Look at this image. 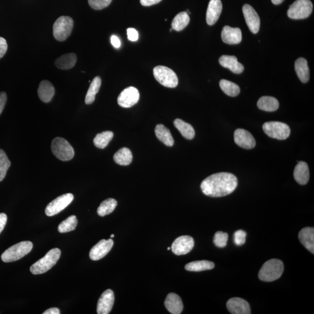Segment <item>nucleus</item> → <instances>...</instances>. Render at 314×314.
<instances>
[{
	"mask_svg": "<svg viewBox=\"0 0 314 314\" xmlns=\"http://www.w3.org/2000/svg\"><path fill=\"white\" fill-rule=\"evenodd\" d=\"M153 74L157 82L165 87L175 88L178 85L176 73L170 68L164 66H157L153 69Z\"/></svg>",
	"mask_w": 314,
	"mask_h": 314,
	"instance_id": "423d86ee",
	"label": "nucleus"
},
{
	"mask_svg": "<svg viewBox=\"0 0 314 314\" xmlns=\"http://www.w3.org/2000/svg\"><path fill=\"white\" fill-rule=\"evenodd\" d=\"M113 137L114 134L111 131L102 132L97 134L94 138V144L98 148H104L107 146Z\"/></svg>",
	"mask_w": 314,
	"mask_h": 314,
	"instance_id": "c9c22d12",
	"label": "nucleus"
},
{
	"mask_svg": "<svg viewBox=\"0 0 314 314\" xmlns=\"http://www.w3.org/2000/svg\"><path fill=\"white\" fill-rule=\"evenodd\" d=\"M247 234L243 230L236 231L234 234V242L237 246H242L245 243Z\"/></svg>",
	"mask_w": 314,
	"mask_h": 314,
	"instance_id": "a19ab883",
	"label": "nucleus"
},
{
	"mask_svg": "<svg viewBox=\"0 0 314 314\" xmlns=\"http://www.w3.org/2000/svg\"><path fill=\"white\" fill-rule=\"evenodd\" d=\"M221 37L224 44H239L242 40V31L239 28H231L229 26H225L223 29Z\"/></svg>",
	"mask_w": 314,
	"mask_h": 314,
	"instance_id": "a211bd4d",
	"label": "nucleus"
},
{
	"mask_svg": "<svg viewBox=\"0 0 314 314\" xmlns=\"http://www.w3.org/2000/svg\"><path fill=\"white\" fill-rule=\"evenodd\" d=\"M284 270L282 261L272 259L264 263L259 273V279L264 282H272L280 278Z\"/></svg>",
	"mask_w": 314,
	"mask_h": 314,
	"instance_id": "f03ea898",
	"label": "nucleus"
},
{
	"mask_svg": "<svg viewBox=\"0 0 314 314\" xmlns=\"http://www.w3.org/2000/svg\"><path fill=\"white\" fill-rule=\"evenodd\" d=\"M133 160L131 151L127 147L121 148L114 155V160L117 164L127 166L130 165Z\"/></svg>",
	"mask_w": 314,
	"mask_h": 314,
	"instance_id": "c756f323",
	"label": "nucleus"
},
{
	"mask_svg": "<svg viewBox=\"0 0 314 314\" xmlns=\"http://www.w3.org/2000/svg\"><path fill=\"white\" fill-rule=\"evenodd\" d=\"M295 67L300 80L303 83L308 82L310 79V69L306 59L304 58L297 59Z\"/></svg>",
	"mask_w": 314,
	"mask_h": 314,
	"instance_id": "a878e982",
	"label": "nucleus"
},
{
	"mask_svg": "<svg viewBox=\"0 0 314 314\" xmlns=\"http://www.w3.org/2000/svg\"><path fill=\"white\" fill-rule=\"evenodd\" d=\"M52 153L58 159L63 161H70L74 158V148L67 140L62 137L54 138L51 143Z\"/></svg>",
	"mask_w": 314,
	"mask_h": 314,
	"instance_id": "39448f33",
	"label": "nucleus"
},
{
	"mask_svg": "<svg viewBox=\"0 0 314 314\" xmlns=\"http://www.w3.org/2000/svg\"><path fill=\"white\" fill-rule=\"evenodd\" d=\"M155 134L158 139L167 146L172 147L174 144V140L170 131L164 125H157L155 129Z\"/></svg>",
	"mask_w": 314,
	"mask_h": 314,
	"instance_id": "bb28decb",
	"label": "nucleus"
},
{
	"mask_svg": "<svg viewBox=\"0 0 314 314\" xmlns=\"http://www.w3.org/2000/svg\"><path fill=\"white\" fill-rule=\"evenodd\" d=\"M263 130L270 137L276 139L286 140L290 135L288 125L280 122H269L263 125Z\"/></svg>",
	"mask_w": 314,
	"mask_h": 314,
	"instance_id": "1a4fd4ad",
	"label": "nucleus"
},
{
	"mask_svg": "<svg viewBox=\"0 0 314 314\" xmlns=\"http://www.w3.org/2000/svg\"><path fill=\"white\" fill-rule=\"evenodd\" d=\"M215 264L211 261L207 260L196 261L186 264L185 269L192 272H200V271L210 270L214 269Z\"/></svg>",
	"mask_w": 314,
	"mask_h": 314,
	"instance_id": "7c9ffc66",
	"label": "nucleus"
},
{
	"mask_svg": "<svg viewBox=\"0 0 314 314\" xmlns=\"http://www.w3.org/2000/svg\"><path fill=\"white\" fill-rule=\"evenodd\" d=\"M114 237V234H111V237L112 238V237Z\"/></svg>",
	"mask_w": 314,
	"mask_h": 314,
	"instance_id": "3c124183",
	"label": "nucleus"
},
{
	"mask_svg": "<svg viewBox=\"0 0 314 314\" xmlns=\"http://www.w3.org/2000/svg\"><path fill=\"white\" fill-rule=\"evenodd\" d=\"M220 86L224 93L229 96L236 97L240 93V89L239 86L233 82L223 79L220 82Z\"/></svg>",
	"mask_w": 314,
	"mask_h": 314,
	"instance_id": "f704fd0d",
	"label": "nucleus"
},
{
	"mask_svg": "<svg viewBox=\"0 0 314 314\" xmlns=\"http://www.w3.org/2000/svg\"><path fill=\"white\" fill-rule=\"evenodd\" d=\"M77 61V55L72 52L62 55L58 58L55 61V65L59 69L67 70L74 67Z\"/></svg>",
	"mask_w": 314,
	"mask_h": 314,
	"instance_id": "393cba45",
	"label": "nucleus"
},
{
	"mask_svg": "<svg viewBox=\"0 0 314 314\" xmlns=\"http://www.w3.org/2000/svg\"><path fill=\"white\" fill-rule=\"evenodd\" d=\"M117 201L114 198H108L101 203L97 209L98 216L104 217L110 214L117 206Z\"/></svg>",
	"mask_w": 314,
	"mask_h": 314,
	"instance_id": "72a5a7b5",
	"label": "nucleus"
},
{
	"mask_svg": "<svg viewBox=\"0 0 314 314\" xmlns=\"http://www.w3.org/2000/svg\"><path fill=\"white\" fill-rule=\"evenodd\" d=\"M228 234L223 232H217L215 234L214 243L218 247L223 248L227 245Z\"/></svg>",
	"mask_w": 314,
	"mask_h": 314,
	"instance_id": "58836bf2",
	"label": "nucleus"
},
{
	"mask_svg": "<svg viewBox=\"0 0 314 314\" xmlns=\"http://www.w3.org/2000/svg\"><path fill=\"white\" fill-rule=\"evenodd\" d=\"M299 240L306 249L312 254L314 253V229L307 227L300 230L299 234Z\"/></svg>",
	"mask_w": 314,
	"mask_h": 314,
	"instance_id": "5701e85b",
	"label": "nucleus"
},
{
	"mask_svg": "<svg viewBox=\"0 0 314 314\" xmlns=\"http://www.w3.org/2000/svg\"><path fill=\"white\" fill-rule=\"evenodd\" d=\"M294 178L301 185H305L309 182L310 171L308 165L305 162L300 161L297 164L294 171Z\"/></svg>",
	"mask_w": 314,
	"mask_h": 314,
	"instance_id": "4be33fe9",
	"label": "nucleus"
},
{
	"mask_svg": "<svg viewBox=\"0 0 314 314\" xmlns=\"http://www.w3.org/2000/svg\"><path fill=\"white\" fill-rule=\"evenodd\" d=\"M190 16L186 12H181L175 16L172 22V28L175 31H182L189 24Z\"/></svg>",
	"mask_w": 314,
	"mask_h": 314,
	"instance_id": "2f4dec72",
	"label": "nucleus"
},
{
	"mask_svg": "<svg viewBox=\"0 0 314 314\" xmlns=\"http://www.w3.org/2000/svg\"><path fill=\"white\" fill-rule=\"evenodd\" d=\"M101 85V79L100 77H95L91 82L90 87H89L88 89L87 95H86V104L88 105L91 104L94 101L95 95H96L99 90H100Z\"/></svg>",
	"mask_w": 314,
	"mask_h": 314,
	"instance_id": "473e14b6",
	"label": "nucleus"
},
{
	"mask_svg": "<svg viewBox=\"0 0 314 314\" xmlns=\"http://www.w3.org/2000/svg\"><path fill=\"white\" fill-rule=\"evenodd\" d=\"M7 222V216L4 213H0V233L4 230Z\"/></svg>",
	"mask_w": 314,
	"mask_h": 314,
	"instance_id": "a18cd8bd",
	"label": "nucleus"
},
{
	"mask_svg": "<svg viewBox=\"0 0 314 314\" xmlns=\"http://www.w3.org/2000/svg\"><path fill=\"white\" fill-rule=\"evenodd\" d=\"M257 106L261 110L267 112L275 111L279 107L278 100L270 96H263L257 102Z\"/></svg>",
	"mask_w": 314,
	"mask_h": 314,
	"instance_id": "cd10ccee",
	"label": "nucleus"
},
{
	"mask_svg": "<svg viewBox=\"0 0 314 314\" xmlns=\"http://www.w3.org/2000/svg\"><path fill=\"white\" fill-rule=\"evenodd\" d=\"M44 314H60V311L58 308H51L45 312Z\"/></svg>",
	"mask_w": 314,
	"mask_h": 314,
	"instance_id": "09e8293b",
	"label": "nucleus"
},
{
	"mask_svg": "<svg viewBox=\"0 0 314 314\" xmlns=\"http://www.w3.org/2000/svg\"><path fill=\"white\" fill-rule=\"evenodd\" d=\"M78 225V220L75 216L69 217L59 224L58 230L59 233H67L74 230Z\"/></svg>",
	"mask_w": 314,
	"mask_h": 314,
	"instance_id": "e433bc0d",
	"label": "nucleus"
},
{
	"mask_svg": "<svg viewBox=\"0 0 314 314\" xmlns=\"http://www.w3.org/2000/svg\"><path fill=\"white\" fill-rule=\"evenodd\" d=\"M113 246L114 241L111 239L100 240L91 249L89 254L90 259L92 261L101 260L110 252Z\"/></svg>",
	"mask_w": 314,
	"mask_h": 314,
	"instance_id": "2eb2a0df",
	"label": "nucleus"
},
{
	"mask_svg": "<svg viewBox=\"0 0 314 314\" xmlns=\"http://www.w3.org/2000/svg\"><path fill=\"white\" fill-rule=\"evenodd\" d=\"M242 9L244 18L250 31L254 34H257L260 28V19L256 10L249 4L244 5Z\"/></svg>",
	"mask_w": 314,
	"mask_h": 314,
	"instance_id": "ddd939ff",
	"label": "nucleus"
},
{
	"mask_svg": "<svg viewBox=\"0 0 314 314\" xmlns=\"http://www.w3.org/2000/svg\"><path fill=\"white\" fill-rule=\"evenodd\" d=\"M219 62L223 67L229 69L234 74H240L244 71V66L238 62L235 56L224 55L219 59Z\"/></svg>",
	"mask_w": 314,
	"mask_h": 314,
	"instance_id": "aec40b11",
	"label": "nucleus"
},
{
	"mask_svg": "<svg viewBox=\"0 0 314 314\" xmlns=\"http://www.w3.org/2000/svg\"><path fill=\"white\" fill-rule=\"evenodd\" d=\"M272 1L273 4L275 5H279L282 3L284 0H271Z\"/></svg>",
	"mask_w": 314,
	"mask_h": 314,
	"instance_id": "8fccbe9b",
	"label": "nucleus"
},
{
	"mask_svg": "<svg viewBox=\"0 0 314 314\" xmlns=\"http://www.w3.org/2000/svg\"><path fill=\"white\" fill-rule=\"evenodd\" d=\"M8 49V45L4 38L0 37V59L4 57Z\"/></svg>",
	"mask_w": 314,
	"mask_h": 314,
	"instance_id": "37998d69",
	"label": "nucleus"
},
{
	"mask_svg": "<svg viewBox=\"0 0 314 314\" xmlns=\"http://www.w3.org/2000/svg\"><path fill=\"white\" fill-rule=\"evenodd\" d=\"M194 241L189 236H181L178 237L173 243L171 250L177 256L185 255L193 249Z\"/></svg>",
	"mask_w": 314,
	"mask_h": 314,
	"instance_id": "f8f14e48",
	"label": "nucleus"
},
{
	"mask_svg": "<svg viewBox=\"0 0 314 314\" xmlns=\"http://www.w3.org/2000/svg\"><path fill=\"white\" fill-rule=\"evenodd\" d=\"M111 43L112 45H113L115 48H120L121 45V42L120 39H119L117 36L112 35L111 36Z\"/></svg>",
	"mask_w": 314,
	"mask_h": 314,
	"instance_id": "49530a36",
	"label": "nucleus"
},
{
	"mask_svg": "<svg viewBox=\"0 0 314 314\" xmlns=\"http://www.w3.org/2000/svg\"><path fill=\"white\" fill-rule=\"evenodd\" d=\"M115 301L113 291L111 289L105 290L99 299L97 307L98 314H108L111 312Z\"/></svg>",
	"mask_w": 314,
	"mask_h": 314,
	"instance_id": "dca6fc26",
	"label": "nucleus"
},
{
	"mask_svg": "<svg viewBox=\"0 0 314 314\" xmlns=\"http://www.w3.org/2000/svg\"><path fill=\"white\" fill-rule=\"evenodd\" d=\"M226 307L228 311L232 314H251L249 304L245 300L239 297H233L228 300Z\"/></svg>",
	"mask_w": 314,
	"mask_h": 314,
	"instance_id": "f3484780",
	"label": "nucleus"
},
{
	"mask_svg": "<svg viewBox=\"0 0 314 314\" xmlns=\"http://www.w3.org/2000/svg\"><path fill=\"white\" fill-rule=\"evenodd\" d=\"M10 166L11 162L7 155L4 150L0 149V181L4 180Z\"/></svg>",
	"mask_w": 314,
	"mask_h": 314,
	"instance_id": "4c0bfd02",
	"label": "nucleus"
},
{
	"mask_svg": "<svg viewBox=\"0 0 314 314\" xmlns=\"http://www.w3.org/2000/svg\"><path fill=\"white\" fill-rule=\"evenodd\" d=\"M74 21L68 16L58 18L53 25V35L58 41L63 42L71 35L74 28Z\"/></svg>",
	"mask_w": 314,
	"mask_h": 314,
	"instance_id": "0eeeda50",
	"label": "nucleus"
},
{
	"mask_svg": "<svg viewBox=\"0 0 314 314\" xmlns=\"http://www.w3.org/2000/svg\"><path fill=\"white\" fill-rule=\"evenodd\" d=\"M175 127L180 132L181 135L188 140H191L195 136V131L192 126L186 123V122L177 119L174 122Z\"/></svg>",
	"mask_w": 314,
	"mask_h": 314,
	"instance_id": "c85d7f7f",
	"label": "nucleus"
},
{
	"mask_svg": "<svg viewBox=\"0 0 314 314\" xmlns=\"http://www.w3.org/2000/svg\"><path fill=\"white\" fill-rule=\"evenodd\" d=\"M112 0H88L91 8L95 10H100L107 7Z\"/></svg>",
	"mask_w": 314,
	"mask_h": 314,
	"instance_id": "ea45409f",
	"label": "nucleus"
},
{
	"mask_svg": "<svg viewBox=\"0 0 314 314\" xmlns=\"http://www.w3.org/2000/svg\"><path fill=\"white\" fill-rule=\"evenodd\" d=\"M234 139L237 145L244 149H252L256 146V142L253 135L243 129H238L234 132Z\"/></svg>",
	"mask_w": 314,
	"mask_h": 314,
	"instance_id": "4468645a",
	"label": "nucleus"
},
{
	"mask_svg": "<svg viewBox=\"0 0 314 314\" xmlns=\"http://www.w3.org/2000/svg\"><path fill=\"white\" fill-rule=\"evenodd\" d=\"M61 250L58 248L49 250L44 257L31 266V272L34 275L44 273L53 267L61 256Z\"/></svg>",
	"mask_w": 314,
	"mask_h": 314,
	"instance_id": "7ed1b4c3",
	"label": "nucleus"
},
{
	"mask_svg": "<svg viewBox=\"0 0 314 314\" xmlns=\"http://www.w3.org/2000/svg\"><path fill=\"white\" fill-rule=\"evenodd\" d=\"M165 306L168 312L173 314H180L183 309L180 297L174 293H170L167 296L165 301Z\"/></svg>",
	"mask_w": 314,
	"mask_h": 314,
	"instance_id": "412c9836",
	"label": "nucleus"
},
{
	"mask_svg": "<svg viewBox=\"0 0 314 314\" xmlns=\"http://www.w3.org/2000/svg\"><path fill=\"white\" fill-rule=\"evenodd\" d=\"M223 10V4L221 0H210L208 4L206 21L208 25H213L219 19Z\"/></svg>",
	"mask_w": 314,
	"mask_h": 314,
	"instance_id": "6ab92c4d",
	"label": "nucleus"
},
{
	"mask_svg": "<svg viewBox=\"0 0 314 314\" xmlns=\"http://www.w3.org/2000/svg\"><path fill=\"white\" fill-rule=\"evenodd\" d=\"M55 94V89L48 81H42L38 89L39 97L45 103L50 102Z\"/></svg>",
	"mask_w": 314,
	"mask_h": 314,
	"instance_id": "b1692460",
	"label": "nucleus"
},
{
	"mask_svg": "<svg viewBox=\"0 0 314 314\" xmlns=\"http://www.w3.org/2000/svg\"><path fill=\"white\" fill-rule=\"evenodd\" d=\"M237 184V178L234 175L220 173L205 179L201 184V189L207 196L221 197L233 193Z\"/></svg>",
	"mask_w": 314,
	"mask_h": 314,
	"instance_id": "f257e3e1",
	"label": "nucleus"
},
{
	"mask_svg": "<svg viewBox=\"0 0 314 314\" xmlns=\"http://www.w3.org/2000/svg\"><path fill=\"white\" fill-rule=\"evenodd\" d=\"M74 195L67 193L56 198L49 203L45 208V213L48 217L57 215L64 210L74 200Z\"/></svg>",
	"mask_w": 314,
	"mask_h": 314,
	"instance_id": "9d476101",
	"label": "nucleus"
},
{
	"mask_svg": "<svg viewBox=\"0 0 314 314\" xmlns=\"http://www.w3.org/2000/svg\"><path fill=\"white\" fill-rule=\"evenodd\" d=\"M6 100H7V95L5 92H0V115L2 113L5 107Z\"/></svg>",
	"mask_w": 314,
	"mask_h": 314,
	"instance_id": "c03bdc74",
	"label": "nucleus"
},
{
	"mask_svg": "<svg viewBox=\"0 0 314 314\" xmlns=\"http://www.w3.org/2000/svg\"><path fill=\"white\" fill-rule=\"evenodd\" d=\"M313 5L310 0H296L287 11V15L291 19H302L308 18L312 14Z\"/></svg>",
	"mask_w": 314,
	"mask_h": 314,
	"instance_id": "6e6552de",
	"label": "nucleus"
},
{
	"mask_svg": "<svg viewBox=\"0 0 314 314\" xmlns=\"http://www.w3.org/2000/svg\"><path fill=\"white\" fill-rule=\"evenodd\" d=\"M171 249V248L170 247H168V250H170Z\"/></svg>",
	"mask_w": 314,
	"mask_h": 314,
	"instance_id": "603ef678",
	"label": "nucleus"
},
{
	"mask_svg": "<svg viewBox=\"0 0 314 314\" xmlns=\"http://www.w3.org/2000/svg\"><path fill=\"white\" fill-rule=\"evenodd\" d=\"M162 0H140L141 4L144 6H150L160 2Z\"/></svg>",
	"mask_w": 314,
	"mask_h": 314,
	"instance_id": "de8ad7c7",
	"label": "nucleus"
},
{
	"mask_svg": "<svg viewBox=\"0 0 314 314\" xmlns=\"http://www.w3.org/2000/svg\"><path fill=\"white\" fill-rule=\"evenodd\" d=\"M128 38L131 42H136L138 39V33L134 28L127 29Z\"/></svg>",
	"mask_w": 314,
	"mask_h": 314,
	"instance_id": "79ce46f5",
	"label": "nucleus"
},
{
	"mask_svg": "<svg viewBox=\"0 0 314 314\" xmlns=\"http://www.w3.org/2000/svg\"><path fill=\"white\" fill-rule=\"evenodd\" d=\"M140 99L139 91L135 87L124 89L119 95L118 103L123 108H130L136 104Z\"/></svg>",
	"mask_w": 314,
	"mask_h": 314,
	"instance_id": "9b49d317",
	"label": "nucleus"
},
{
	"mask_svg": "<svg viewBox=\"0 0 314 314\" xmlns=\"http://www.w3.org/2000/svg\"><path fill=\"white\" fill-rule=\"evenodd\" d=\"M33 249V243L29 241L19 242L8 248L1 255V260L5 263L14 262L27 255Z\"/></svg>",
	"mask_w": 314,
	"mask_h": 314,
	"instance_id": "20e7f679",
	"label": "nucleus"
}]
</instances>
